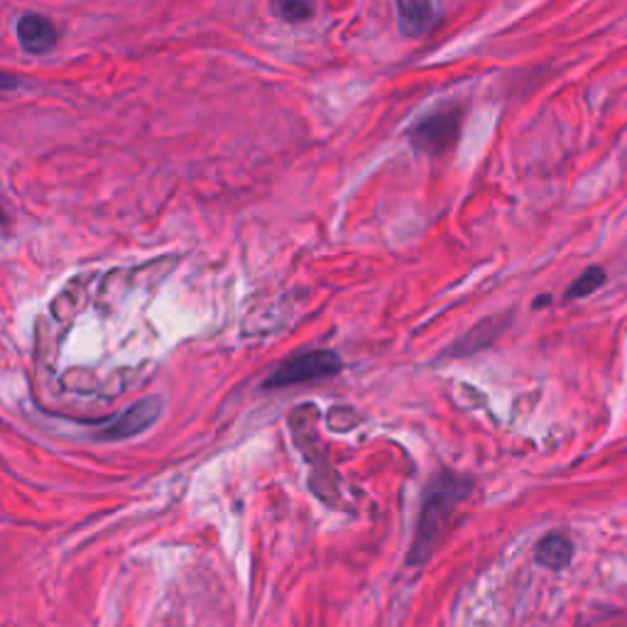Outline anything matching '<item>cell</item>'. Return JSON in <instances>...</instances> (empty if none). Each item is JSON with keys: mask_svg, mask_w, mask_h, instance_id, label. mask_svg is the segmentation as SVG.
Here are the masks:
<instances>
[{"mask_svg": "<svg viewBox=\"0 0 627 627\" xmlns=\"http://www.w3.org/2000/svg\"><path fill=\"white\" fill-rule=\"evenodd\" d=\"M341 370L339 356L331 351H309L297 358H289L275 373L265 380V388H289L299 382L331 378Z\"/></svg>", "mask_w": 627, "mask_h": 627, "instance_id": "7a4b0ae2", "label": "cell"}, {"mask_svg": "<svg viewBox=\"0 0 627 627\" xmlns=\"http://www.w3.org/2000/svg\"><path fill=\"white\" fill-rule=\"evenodd\" d=\"M16 86H18L16 76H10V74H3V72H0V89H16Z\"/></svg>", "mask_w": 627, "mask_h": 627, "instance_id": "30bf717a", "label": "cell"}, {"mask_svg": "<svg viewBox=\"0 0 627 627\" xmlns=\"http://www.w3.org/2000/svg\"><path fill=\"white\" fill-rule=\"evenodd\" d=\"M273 13L287 22H305L314 16L309 0H273Z\"/></svg>", "mask_w": 627, "mask_h": 627, "instance_id": "ba28073f", "label": "cell"}, {"mask_svg": "<svg viewBox=\"0 0 627 627\" xmlns=\"http://www.w3.org/2000/svg\"><path fill=\"white\" fill-rule=\"evenodd\" d=\"M18 40L22 50L30 54H48L56 44V30L48 18L42 16H22L18 22Z\"/></svg>", "mask_w": 627, "mask_h": 627, "instance_id": "8992f818", "label": "cell"}, {"mask_svg": "<svg viewBox=\"0 0 627 627\" xmlns=\"http://www.w3.org/2000/svg\"><path fill=\"white\" fill-rule=\"evenodd\" d=\"M469 493L471 481L459 479V475L446 471L429 483L420 513V525H417L414 544L410 552V564H422L429 559V554L436 549L451 515H454V510L463 503V497Z\"/></svg>", "mask_w": 627, "mask_h": 627, "instance_id": "6da1fadb", "label": "cell"}, {"mask_svg": "<svg viewBox=\"0 0 627 627\" xmlns=\"http://www.w3.org/2000/svg\"><path fill=\"white\" fill-rule=\"evenodd\" d=\"M398 20L404 38H420L436 25L439 10L434 0H398Z\"/></svg>", "mask_w": 627, "mask_h": 627, "instance_id": "5b68a950", "label": "cell"}, {"mask_svg": "<svg viewBox=\"0 0 627 627\" xmlns=\"http://www.w3.org/2000/svg\"><path fill=\"white\" fill-rule=\"evenodd\" d=\"M572 554H574V547H572V542L564 537V534L552 532L537 544V562L542 566L554 568V572L568 566V562H572Z\"/></svg>", "mask_w": 627, "mask_h": 627, "instance_id": "52a82bcc", "label": "cell"}, {"mask_svg": "<svg viewBox=\"0 0 627 627\" xmlns=\"http://www.w3.org/2000/svg\"><path fill=\"white\" fill-rule=\"evenodd\" d=\"M461 111L441 109L412 127V145L424 155H444L459 141Z\"/></svg>", "mask_w": 627, "mask_h": 627, "instance_id": "3957f363", "label": "cell"}, {"mask_svg": "<svg viewBox=\"0 0 627 627\" xmlns=\"http://www.w3.org/2000/svg\"><path fill=\"white\" fill-rule=\"evenodd\" d=\"M0 220H3V212H0Z\"/></svg>", "mask_w": 627, "mask_h": 627, "instance_id": "8fae6325", "label": "cell"}, {"mask_svg": "<svg viewBox=\"0 0 627 627\" xmlns=\"http://www.w3.org/2000/svg\"><path fill=\"white\" fill-rule=\"evenodd\" d=\"M162 414V400L160 398H147L143 402H137L135 408L125 410L121 417H115V420L106 426L101 429V439H131L147 432L150 426L157 422V417Z\"/></svg>", "mask_w": 627, "mask_h": 627, "instance_id": "277c9868", "label": "cell"}, {"mask_svg": "<svg viewBox=\"0 0 627 627\" xmlns=\"http://www.w3.org/2000/svg\"><path fill=\"white\" fill-rule=\"evenodd\" d=\"M606 280V273L600 270V267H588V270L578 277V280L568 289V299L574 297H588L590 292H596V289Z\"/></svg>", "mask_w": 627, "mask_h": 627, "instance_id": "9c48e42d", "label": "cell"}]
</instances>
